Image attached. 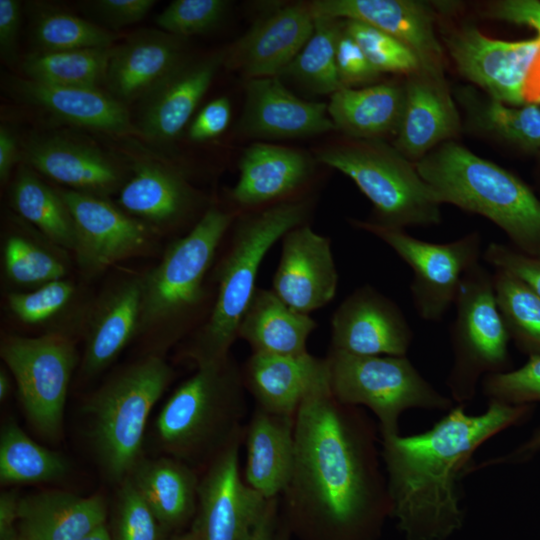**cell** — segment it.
Here are the masks:
<instances>
[{
  "label": "cell",
  "mask_w": 540,
  "mask_h": 540,
  "mask_svg": "<svg viewBox=\"0 0 540 540\" xmlns=\"http://www.w3.org/2000/svg\"><path fill=\"white\" fill-rule=\"evenodd\" d=\"M374 423L339 402L329 380L295 414V458L283 522L301 540H377L391 500Z\"/></svg>",
  "instance_id": "6da1fadb"
},
{
  "label": "cell",
  "mask_w": 540,
  "mask_h": 540,
  "mask_svg": "<svg viewBox=\"0 0 540 540\" xmlns=\"http://www.w3.org/2000/svg\"><path fill=\"white\" fill-rule=\"evenodd\" d=\"M532 405L488 401L482 414L456 404L430 429L381 438L391 516L407 540H445L463 523L460 480L490 438L524 422Z\"/></svg>",
  "instance_id": "7a4b0ae2"
},
{
  "label": "cell",
  "mask_w": 540,
  "mask_h": 540,
  "mask_svg": "<svg viewBox=\"0 0 540 540\" xmlns=\"http://www.w3.org/2000/svg\"><path fill=\"white\" fill-rule=\"evenodd\" d=\"M236 216L210 206L198 222L165 251L160 262L141 276L139 331L144 355L164 353L204 322L207 275ZM202 325V324H201Z\"/></svg>",
  "instance_id": "3957f363"
},
{
  "label": "cell",
  "mask_w": 540,
  "mask_h": 540,
  "mask_svg": "<svg viewBox=\"0 0 540 540\" xmlns=\"http://www.w3.org/2000/svg\"><path fill=\"white\" fill-rule=\"evenodd\" d=\"M310 207L308 199H292L235 219L229 246L216 267L217 291L211 310L184 349V357L196 368L230 356L240 321L257 289L264 257L289 230L305 224Z\"/></svg>",
  "instance_id": "277c9868"
},
{
  "label": "cell",
  "mask_w": 540,
  "mask_h": 540,
  "mask_svg": "<svg viewBox=\"0 0 540 540\" xmlns=\"http://www.w3.org/2000/svg\"><path fill=\"white\" fill-rule=\"evenodd\" d=\"M414 164L441 204L484 216L515 248L540 255V201L515 175L453 140Z\"/></svg>",
  "instance_id": "5b68a950"
},
{
  "label": "cell",
  "mask_w": 540,
  "mask_h": 540,
  "mask_svg": "<svg viewBox=\"0 0 540 540\" xmlns=\"http://www.w3.org/2000/svg\"><path fill=\"white\" fill-rule=\"evenodd\" d=\"M242 368L227 359L199 367L167 399L155 420L158 448L194 469H205L245 434Z\"/></svg>",
  "instance_id": "8992f818"
},
{
  "label": "cell",
  "mask_w": 540,
  "mask_h": 540,
  "mask_svg": "<svg viewBox=\"0 0 540 540\" xmlns=\"http://www.w3.org/2000/svg\"><path fill=\"white\" fill-rule=\"evenodd\" d=\"M175 373L147 354L111 375L84 405L93 450L103 473L119 484L144 457L146 424Z\"/></svg>",
  "instance_id": "52a82bcc"
},
{
  "label": "cell",
  "mask_w": 540,
  "mask_h": 540,
  "mask_svg": "<svg viewBox=\"0 0 540 540\" xmlns=\"http://www.w3.org/2000/svg\"><path fill=\"white\" fill-rule=\"evenodd\" d=\"M316 159L357 185L374 207L376 225L404 230L442 220V204L415 164L380 139L348 138L319 149Z\"/></svg>",
  "instance_id": "ba28073f"
},
{
  "label": "cell",
  "mask_w": 540,
  "mask_h": 540,
  "mask_svg": "<svg viewBox=\"0 0 540 540\" xmlns=\"http://www.w3.org/2000/svg\"><path fill=\"white\" fill-rule=\"evenodd\" d=\"M326 359L334 397L370 409L378 419L381 438L399 434V420L406 410L449 411L455 406L406 355L363 356L330 349Z\"/></svg>",
  "instance_id": "9c48e42d"
},
{
  "label": "cell",
  "mask_w": 540,
  "mask_h": 540,
  "mask_svg": "<svg viewBox=\"0 0 540 540\" xmlns=\"http://www.w3.org/2000/svg\"><path fill=\"white\" fill-rule=\"evenodd\" d=\"M451 326L453 363L446 380L452 400H473L479 380L508 371L510 340L496 303L493 275L477 262L463 275Z\"/></svg>",
  "instance_id": "30bf717a"
},
{
  "label": "cell",
  "mask_w": 540,
  "mask_h": 540,
  "mask_svg": "<svg viewBox=\"0 0 540 540\" xmlns=\"http://www.w3.org/2000/svg\"><path fill=\"white\" fill-rule=\"evenodd\" d=\"M0 355L12 373L19 400L31 426L44 438H60L65 403L77 350L66 334L38 337L6 335Z\"/></svg>",
  "instance_id": "8fae6325"
},
{
  "label": "cell",
  "mask_w": 540,
  "mask_h": 540,
  "mask_svg": "<svg viewBox=\"0 0 540 540\" xmlns=\"http://www.w3.org/2000/svg\"><path fill=\"white\" fill-rule=\"evenodd\" d=\"M386 243L412 270L413 305L430 322L443 319L457 296L465 272L480 261L482 239L475 231L447 243L417 239L402 229L386 228L370 221H352Z\"/></svg>",
  "instance_id": "7c38bea8"
},
{
  "label": "cell",
  "mask_w": 540,
  "mask_h": 540,
  "mask_svg": "<svg viewBox=\"0 0 540 540\" xmlns=\"http://www.w3.org/2000/svg\"><path fill=\"white\" fill-rule=\"evenodd\" d=\"M244 435L235 438L203 470L191 524L201 540H248L266 512L270 499L241 478L239 450Z\"/></svg>",
  "instance_id": "4fadbf2b"
},
{
  "label": "cell",
  "mask_w": 540,
  "mask_h": 540,
  "mask_svg": "<svg viewBox=\"0 0 540 540\" xmlns=\"http://www.w3.org/2000/svg\"><path fill=\"white\" fill-rule=\"evenodd\" d=\"M445 43L460 74L490 98L508 105L525 103L524 86L540 52V33L528 40L505 41L466 25L445 36Z\"/></svg>",
  "instance_id": "5bb4252c"
},
{
  "label": "cell",
  "mask_w": 540,
  "mask_h": 540,
  "mask_svg": "<svg viewBox=\"0 0 540 540\" xmlns=\"http://www.w3.org/2000/svg\"><path fill=\"white\" fill-rule=\"evenodd\" d=\"M76 227L74 254L87 276L143 253L150 246L154 230L130 216L106 198L69 189L59 190Z\"/></svg>",
  "instance_id": "9a60e30c"
},
{
  "label": "cell",
  "mask_w": 540,
  "mask_h": 540,
  "mask_svg": "<svg viewBox=\"0 0 540 540\" xmlns=\"http://www.w3.org/2000/svg\"><path fill=\"white\" fill-rule=\"evenodd\" d=\"M413 331L399 306L375 287L355 289L331 319V348L363 356H405Z\"/></svg>",
  "instance_id": "2e32d148"
},
{
  "label": "cell",
  "mask_w": 540,
  "mask_h": 540,
  "mask_svg": "<svg viewBox=\"0 0 540 540\" xmlns=\"http://www.w3.org/2000/svg\"><path fill=\"white\" fill-rule=\"evenodd\" d=\"M337 287L330 239L306 223L289 230L282 237L271 290L293 310L310 315L331 302Z\"/></svg>",
  "instance_id": "e0dca14e"
},
{
  "label": "cell",
  "mask_w": 540,
  "mask_h": 540,
  "mask_svg": "<svg viewBox=\"0 0 540 540\" xmlns=\"http://www.w3.org/2000/svg\"><path fill=\"white\" fill-rule=\"evenodd\" d=\"M314 30L309 3L286 5L257 20L225 50L224 65L248 80L282 74Z\"/></svg>",
  "instance_id": "ac0fdd59"
},
{
  "label": "cell",
  "mask_w": 540,
  "mask_h": 540,
  "mask_svg": "<svg viewBox=\"0 0 540 540\" xmlns=\"http://www.w3.org/2000/svg\"><path fill=\"white\" fill-rule=\"evenodd\" d=\"M313 16L357 20L393 36L418 57L421 68L444 73V53L430 6L414 0H315Z\"/></svg>",
  "instance_id": "d6986e66"
},
{
  "label": "cell",
  "mask_w": 540,
  "mask_h": 540,
  "mask_svg": "<svg viewBox=\"0 0 540 540\" xmlns=\"http://www.w3.org/2000/svg\"><path fill=\"white\" fill-rule=\"evenodd\" d=\"M23 155L33 171L69 190L102 198L119 192L129 178L124 167L101 149L62 136L34 138Z\"/></svg>",
  "instance_id": "ffe728a7"
},
{
  "label": "cell",
  "mask_w": 540,
  "mask_h": 540,
  "mask_svg": "<svg viewBox=\"0 0 540 540\" xmlns=\"http://www.w3.org/2000/svg\"><path fill=\"white\" fill-rule=\"evenodd\" d=\"M186 41L161 29L140 30L111 48L105 85L125 104L144 99L186 60Z\"/></svg>",
  "instance_id": "44dd1931"
},
{
  "label": "cell",
  "mask_w": 540,
  "mask_h": 540,
  "mask_svg": "<svg viewBox=\"0 0 540 540\" xmlns=\"http://www.w3.org/2000/svg\"><path fill=\"white\" fill-rule=\"evenodd\" d=\"M404 107L395 148L418 161L461 130L459 112L444 73L420 68L407 75Z\"/></svg>",
  "instance_id": "7402d4cb"
},
{
  "label": "cell",
  "mask_w": 540,
  "mask_h": 540,
  "mask_svg": "<svg viewBox=\"0 0 540 540\" xmlns=\"http://www.w3.org/2000/svg\"><path fill=\"white\" fill-rule=\"evenodd\" d=\"M336 130L327 105L300 99L276 77L249 79L239 131L249 137H304Z\"/></svg>",
  "instance_id": "603a6c76"
},
{
  "label": "cell",
  "mask_w": 540,
  "mask_h": 540,
  "mask_svg": "<svg viewBox=\"0 0 540 540\" xmlns=\"http://www.w3.org/2000/svg\"><path fill=\"white\" fill-rule=\"evenodd\" d=\"M119 191L120 208L153 230H173L190 220L204 199L175 169L153 160L135 163Z\"/></svg>",
  "instance_id": "cb8c5ba5"
},
{
  "label": "cell",
  "mask_w": 540,
  "mask_h": 540,
  "mask_svg": "<svg viewBox=\"0 0 540 540\" xmlns=\"http://www.w3.org/2000/svg\"><path fill=\"white\" fill-rule=\"evenodd\" d=\"M224 58L225 50H221L186 60L143 99L139 133L162 144L176 139L224 65Z\"/></svg>",
  "instance_id": "d4e9b609"
},
{
  "label": "cell",
  "mask_w": 540,
  "mask_h": 540,
  "mask_svg": "<svg viewBox=\"0 0 540 540\" xmlns=\"http://www.w3.org/2000/svg\"><path fill=\"white\" fill-rule=\"evenodd\" d=\"M242 374L245 388L258 408L292 417L304 398L329 380L326 357L309 352L291 356L252 353Z\"/></svg>",
  "instance_id": "484cf974"
},
{
  "label": "cell",
  "mask_w": 540,
  "mask_h": 540,
  "mask_svg": "<svg viewBox=\"0 0 540 540\" xmlns=\"http://www.w3.org/2000/svg\"><path fill=\"white\" fill-rule=\"evenodd\" d=\"M8 87L19 100L73 125L114 135L140 134L125 104L100 88L53 86L18 77L10 78Z\"/></svg>",
  "instance_id": "4316f807"
},
{
  "label": "cell",
  "mask_w": 540,
  "mask_h": 540,
  "mask_svg": "<svg viewBox=\"0 0 540 540\" xmlns=\"http://www.w3.org/2000/svg\"><path fill=\"white\" fill-rule=\"evenodd\" d=\"M108 515L101 494L45 490L20 496L16 528L21 540H81L106 524Z\"/></svg>",
  "instance_id": "83f0119b"
},
{
  "label": "cell",
  "mask_w": 540,
  "mask_h": 540,
  "mask_svg": "<svg viewBox=\"0 0 540 540\" xmlns=\"http://www.w3.org/2000/svg\"><path fill=\"white\" fill-rule=\"evenodd\" d=\"M239 178L231 199L241 208H256L292 200L305 186L312 164L300 151L267 143L248 147L239 162Z\"/></svg>",
  "instance_id": "f1b7e54d"
},
{
  "label": "cell",
  "mask_w": 540,
  "mask_h": 540,
  "mask_svg": "<svg viewBox=\"0 0 540 540\" xmlns=\"http://www.w3.org/2000/svg\"><path fill=\"white\" fill-rule=\"evenodd\" d=\"M141 276L113 285L95 306L85 333L81 373L94 377L105 370L138 335Z\"/></svg>",
  "instance_id": "f546056e"
},
{
  "label": "cell",
  "mask_w": 540,
  "mask_h": 540,
  "mask_svg": "<svg viewBox=\"0 0 540 540\" xmlns=\"http://www.w3.org/2000/svg\"><path fill=\"white\" fill-rule=\"evenodd\" d=\"M128 478L168 533H182L192 524L200 482L196 469L167 455L143 457Z\"/></svg>",
  "instance_id": "4dcf8cb0"
},
{
  "label": "cell",
  "mask_w": 540,
  "mask_h": 540,
  "mask_svg": "<svg viewBox=\"0 0 540 540\" xmlns=\"http://www.w3.org/2000/svg\"><path fill=\"white\" fill-rule=\"evenodd\" d=\"M246 483L266 499L280 497L289 483L295 458V416L256 407L245 426Z\"/></svg>",
  "instance_id": "1f68e13d"
},
{
  "label": "cell",
  "mask_w": 540,
  "mask_h": 540,
  "mask_svg": "<svg viewBox=\"0 0 540 540\" xmlns=\"http://www.w3.org/2000/svg\"><path fill=\"white\" fill-rule=\"evenodd\" d=\"M317 323L286 305L271 289L257 288L238 328L252 353L301 355Z\"/></svg>",
  "instance_id": "d6a6232c"
},
{
  "label": "cell",
  "mask_w": 540,
  "mask_h": 540,
  "mask_svg": "<svg viewBox=\"0 0 540 540\" xmlns=\"http://www.w3.org/2000/svg\"><path fill=\"white\" fill-rule=\"evenodd\" d=\"M404 99V86L395 83L343 87L331 94L327 108L336 130L348 138L380 139L397 133Z\"/></svg>",
  "instance_id": "836d02e7"
},
{
  "label": "cell",
  "mask_w": 540,
  "mask_h": 540,
  "mask_svg": "<svg viewBox=\"0 0 540 540\" xmlns=\"http://www.w3.org/2000/svg\"><path fill=\"white\" fill-rule=\"evenodd\" d=\"M10 201L13 209L52 244L74 252L76 227L68 205L59 190L43 182L30 167L18 170Z\"/></svg>",
  "instance_id": "e575fe53"
},
{
  "label": "cell",
  "mask_w": 540,
  "mask_h": 540,
  "mask_svg": "<svg viewBox=\"0 0 540 540\" xmlns=\"http://www.w3.org/2000/svg\"><path fill=\"white\" fill-rule=\"evenodd\" d=\"M69 471L67 459L31 439L13 418L0 431V482L2 485L37 484L62 479Z\"/></svg>",
  "instance_id": "d590c367"
},
{
  "label": "cell",
  "mask_w": 540,
  "mask_h": 540,
  "mask_svg": "<svg viewBox=\"0 0 540 540\" xmlns=\"http://www.w3.org/2000/svg\"><path fill=\"white\" fill-rule=\"evenodd\" d=\"M111 48L37 51L25 57L26 78L53 86L100 88L105 84Z\"/></svg>",
  "instance_id": "8d00e7d4"
},
{
  "label": "cell",
  "mask_w": 540,
  "mask_h": 540,
  "mask_svg": "<svg viewBox=\"0 0 540 540\" xmlns=\"http://www.w3.org/2000/svg\"><path fill=\"white\" fill-rule=\"evenodd\" d=\"M342 28L341 19L314 16L311 37L283 73L317 94H333L343 88L336 66V48Z\"/></svg>",
  "instance_id": "74e56055"
},
{
  "label": "cell",
  "mask_w": 540,
  "mask_h": 540,
  "mask_svg": "<svg viewBox=\"0 0 540 540\" xmlns=\"http://www.w3.org/2000/svg\"><path fill=\"white\" fill-rule=\"evenodd\" d=\"M493 287L510 339L529 356L540 355V297L513 275L495 269Z\"/></svg>",
  "instance_id": "f35d334b"
},
{
  "label": "cell",
  "mask_w": 540,
  "mask_h": 540,
  "mask_svg": "<svg viewBox=\"0 0 540 540\" xmlns=\"http://www.w3.org/2000/svg\"><path fill=\"white\" fill-rule=\"evenodd\" d=\"M459 99L472 124L481 130L524 147H540V108L536 104L508 107L490 97L484 99L472 90L460 91Z\"/></svg>",
  "instance_id": "ab89813d"
},
{
  "label": "cell",
  "mask_w": 540,
  "mask_h": 540,
  "mask_svg": "<svg viewBox=\"0 0 540 540\" xmlns=\"http://www.w3.org/2000/svg\"><path fill=\"white\" fill-rule=\"evenodd\" d=\"M32 32L38 51L112 48L117 39L115 32L53 6L33 11Z\"/></svg>",
  "instance_id": "60d3db41"
},
{
  "label": "cell",
  "mask_w": 540,
  "mask_h": 540,
  "mask_svg": "<svg viewBox=\"0 0 540 540\" xmlns=\"http://www.w3.org/2000/svg\"><path fill=\"white\" fill-rule=\"evenodd\" d=\"M3 264L8 280L21 287L37 288L64 279L67 274V267L58 255L22 234L6 238Z\"/></svg>",
  "instance_id": "b9f144b4"
},
{
  "label": "cell",
  "mask_w": 540,
  "mask_h": 540,
  "mask_svg": "<svg viewBox=\"0 0 540 540\" xmlns=\"http://www.w3.org/2000/svg\"><path fill=\"white\" fill-rule=\"evenodd\" d=\"M118 485L107 520L111 540H170L173 535L164 529L130 479L126 477Z\"/></svg>",
  "instance_id": "7bdbcfd3"
},
{
  "label": "cell",
  "mask_w": 540,
  "mask_h": 540,
  "mask_svg": "<svg viewBox=\"0 0 540 540\" xmlns=\"http://www.w3.org/2000/svg\"><path fill=\"white\" fill-rule=\"evenodd\" d=\"M342 20L345 31L357 42L379 73L409 75L421 68L414 52L393 36L361 21Z\"/></svg>",
  "instance_id": "ee69618b"
},
{
  "label": "cell",
  "mask_w": 540,
  "mask_h": 540,
  "mask_svg": "<svg viewBox=\"0 0 540 540\" xmlns=\"http://www.w3.org/2000/svg\"><path fill=\"white\" fill-rule=\"evenodd\" d=\"M228 6L225 0H175L155 21L162 31L185 39L215 27Z\"/></svg>",
  "instance_id": "f6af8a7d"
},
{
  "label": "cell",
  "mask_w": 540,
  "mask_h": 540,
  "mask_svg": "<svg viewBox=\"0 0 540 540\" xmlns=\"http://www.w3.org/2000/svg\"><path fill=\"white\" fill-rule=\"evenodd\" d=\"M76 293L75 285L64 279L55 280L28 292H12L7 297L10 311L26 324H41L63 311Z\"/></svg>",
  "instance_id": "bcb514c9"
},
{
  "label": "cell",
  "mask_w": 540,
  "mask_h": 540,
  "mask_svg": "<svg viewBox=\"0 0 540 540\" xmlns=\"http://www.w3.org/2000/svg\"><path fill=\"white\" fill-rule=\"evenodd\" d=\"M482 391L489 401L509 405L540 402V355L529 356L518 369L486 375Z\"/></svg>",
  "instance_id": "7dc6e473"
},
{
  "label": "cell",
  "mask_w": 540,
  "mask_h": 540,
  "mask_svg": "<svg viewBox=\"0 0 540 540\" xmlns=\"http://www.w3.org/2000/svg\"><path fill=\"white\" fill-rule=\"evenodd\" d=\"M484 260L525 283L540 297V255H531L515 247L490 243L483 252Z\"/></svg>",
  "instance_id": "c3c4849f"
},
{
  "label": "cell",
  "mask_w": 540,
  "mask_h": 540,
  "mask_svg": "<svg viewBox=\"0 0 540 540\" xmlns=\"http://www.w3.org/2000/svg\"><path fill=\"white\" fill-rule=\"evenodd\" d=\"M336 66L340 82L346 88L374 83L381 74L372 66L357 42L345 31L344 25L337 42Z\"/></svg>",
  "instance_id": "681fc988"
},
{
  "label": "cell",
  "mask_w": 540,
  "mask_h": 540,
  "mask_svg": "<svg viewBox=\"0 0 540 540\" xmlns=\"http://www.w3.org/2000/svg\"><path fill=\"white\" fill-rule=\"evenodd\" d=\"M155 3V0H97L91 6L109 27L118 30L141 21Z\"/></svg>",
  "instance_id": "f907efd6"
},
{
  "label": "cell",
  "mask_w": 540,
  "mask_h": 540,
  "mask_svg": "<svg viewBox=\"0 0 540 540\" xmlns=\"http://www.w3.org/2000/svg\"><path fill=\"white\" fill-rule=\"evenodd\" d=\"M231 119V105L227 98L219 97L207 103L191 122L188 136L200 142L215 138L228 127Z\"/></svg>",
  "instance_id": "816d5d0a"
},
{
  "label": "cell",
  "mask_w": 540,
  "mask_h": 540,
  "mask_svg": "<svg viewBox=\"0 0 540 540\" xmlns=\"http://www.w3.org/2000/svg\"><path fill=\"white\" fill-rule=\"evenodd\" d=\"M21 4L17 0H0V54L4 61L14 62L21 22Z\"/></svg>",
  "instance_id": "f5cc1de1"
},
{
  "label": "cell",
  "mask_w": 540,
  "mask_h": 540,
  "mask_svg": "<svg viewBox=\"0 0 540 540\" xmlns=\"http://www.w3.org/2000/svg\"><path fill=\"white\" fill-rule=\"evenodd\" d=\"M489 13L492 17L518 24H526L540 33V2L512 0L495 3Z\"/></svg>",
  "instance_id": "db71d44e"
},
{
  "label": "cell",
  "mask_w": 540,
  "mask_h": 540,
  "mask_svg": "<svg viewBox=\"0 0 540 540\" xmlns=\"http://www.w3.org/2000/svg\"><path fill=\"white\" fill-rule=\"evenodd\" d=\"M539 451H540V428L534 431V433L529 437L528 440H526L521 445L516 447L510 453L504 456H499L497 458L489 459L488 461L483 462L480 466H477L476 470L479 468L490 466V465L522 463V462L528 461Z\"/></svg>",
  "instance_id": "11a10c76"
},
{
  "label": "cell",
  "mask_w": 540,
  "mask_h": 540,
  "mask_svg": "<svg viewBox=\"0 0 540 540\" xmlns=\"http://www.w3.org/2000/svg\"><path fill=\"white\" fill-rule=\"evenodd\" d=\"M18 146L15 135L5 125L0 126V179L7 182L13 166L18 161Z\"/></svg>",
  "instance_id": "9f6ffc18"
},
{
  "label": "cell",
  "mask_w": 540,
  "mask_h": 540,
  "mask_svg": "<svg viewBox=\"0 0 540 540\" xmlns=\"http://www.w3.org/2000/svg\"><path fill=\"white\" fill-rule=\"evenodd\" d=\"M279 497L269 500L266 512L248 540H276L278 532Z\"/></svg>",
  "instance_id": "6f0895ef"
},
{
  "label": "cell",
  "mask_w": 540,
  "mask_h": 540,
  "mask_svg": "<svg viewBox=\"0 0 540 540\" xmlns=\"http://www.w3.org/2000/svg\"><path fill=\"white\" fill-rule=\"evenodd\" d=\"M523 95L525 102L530 104L540 103V52L529 70Z\"/></svg>",
  "instance_id": "680465c9"
},
{
  "label": "cell",
  "mask_w": 540,
  "mask_h": 540,
  "mask_svg": "<svg viewBox=\"0 0 540 540\" xmlns=\"http://www.w3.org/2000/svg\"><path fill=\"white\" fill-rule=\"evenodd\" d=\"M11 392V379L6 370L0 371V401H5Z\"/></svg>",
  "instance_id": "91938a15"
},
{
  "label": "cell",
  "mask_w": 540,
  "mask_h": 540,
  "mask_svg": "<svg viewBox=\"0 0 540 540\" xmlns=\"http://www.w3.org/2000/svg\"><path fill=\"white\" fill-rule=\"evenodd\" d=\"M81 540H111L107 523L95 529Z\"/></svg>",
  "instance_id": "94428289"
},
{
  "label": "cell",
  "mask_w": 540,
  "mask_h": 540,
  "mask_svg": "<svg viewBox=\"0 0 540 540\" xmlns=\"http://www.w3.org/2000/svg\"><path fill=\"white\" fill-rule=\"evenodd\" d=\"M0 540H21L16 524L0 527Z\"/></svg>",
  "instance_id": "6125c7cd"
},
{
  "label": "cell",
  "mask_w": 540,
  "mask_h": 540,
  "mask_svg": "<svg viewBox=\"0 0 540 540\" xmlns=\"http://www.w3.org/2000/svg\"><path fill=\"white\" fill-rule=\"evenodd\" d=\"M170 540H201L198 531L190 525L188 530L182 533L175 534Z\"/></svg>",
  "instance_id": "be15d7a7"
},
{
  "label": "cell",
  "mask_w": 540,
  "mask_h": 540,
  "mask_svg": "<svg viewBox=\"0 0 540 540\" xmlns=\"http://www.w3.org/2000/svg\"><path fill=\"white\" fill-rule=\"evenodd\" d=\"M290 534L289 528L283 522L278 529L276 540H289Z\"/></svg>",
  "instance_id": "e7e4bbea"
}]
</instances>
